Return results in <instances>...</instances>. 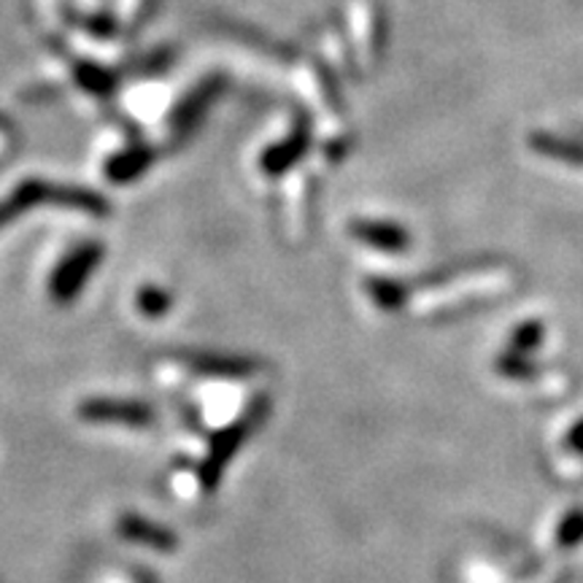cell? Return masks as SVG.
I'll return each instance as SVG.
<instances>
[{
	"mask_svg": "<svg viewBox=\"0 0 583 583\" xmlns=\"http://www.w3.org/2000/svg\"><path fill=\"white\" fill-rule=\"evenodd\" d=\"M268 409H271L268 398H260L235 424H230L222 435L214 438V443H211L209 449V456H205L203 468H200V481H203L205 489H214L219 484L224 465H228V462L233 460L235 451L247 443V438L257 430V424L265 422Z\"/></svg>",
	"mask_w": 583,
	"mask_h": 583,
	"instance_id": "cell-1",
	"label": "cell"
},
{
	"mask_svg": "<svg viewBox=\"0 0 583 583\" xmlns=\"http://www.w3.org/2000/svg\"><path fill=\"white\" fill-rule=\"evenodd\" d=\"M79 416L92 424H130V428H143V424L154 422V411L149 405L109 398H96L81 403Z\"/></svg>",
	"mask_w": 583,
	"mask_h": 583,
	"instance_id": "cell-2",
	"label": "cell"
},
{
	"mask_svg": "<svg viewBox=\"0 0 583 583\" xmlns=\"http://www.w3.org/2000/svg\"><path fill=\"white\" fill-rule=\"evenodd\" d=\"M98 260H100L98 247L79 249V252L60 268L58 275H54V284H52L54 300H58V303H68V300L81 290V284H84L87 275L92 273V268L98 265Z\"/></svg>",
	"mask_w": 583,
	"mask_h": 583,
	"instance_id": "cell-3",
	"label": "cell"
},
{
	"mask_svg": "<svg viewBox=\"0 0 583 583\" xmlns=\"http://www.w3.org/2000/svg\"><path fill=\"white\" fill-rule=\"evenodd\" d=\"M119 535L130 543H141L147 549L154 551H173L175 549V535L165 530V526L147 522V519L133 516V513H124L119 519Z\"/></svg>",
	"mask_w": 583,
	"mask_h": 583,
	"instance_id": "cell-4",
	"label": "cell"
},
{
	"mask_svg": "<svg viewBox=\"0 0 583 583\" xmlns=\"http://www.w3.org/2000/svg\"><path fill=\"white\" fill-rule=\"evenodd\" d=\"M354 235L370 243V247L384 249V252H400V249L409 247V235L398 224L389 222H360L354 224Z\"/></svg>",
	"mask_w": 583,
	"mask_h": 583,
	"instance_id": "cell-5",
	"label": "cell"
},
{
	"mask_svg": "<svg viewBox=\"0 0 583 583\" xmlns=\"http://www.w3.org/2000/svg\"><path fill=\"white\" fill-rule=\"evenodd\" d=\"M192 368L203 370L211 375H249L257 370L254 360L247 356H230V354H192Z\"/></svg>",
	"mask_w": 583,
	"mask_h": 583,
	"instance_id": "cell-6",
	"label": "cell"
},
{
	"mask_svg": "<svg viewBox=\"0 0 583 583\" xmlns=\"http://www.w3.org/2000/svg\"><path fill=\"white\" fill-rule=\"evenodd\" d=\"M370 292H373L375 303H379L381 309H400V305H403V287H398L394 281L375 279L373 284H370Z\"/></svg>",
	"mask_w": 583,
	"mask_h": 583,
	"instance_id": "cell-7",
	"label": "cell"
},
{
	"mask_svg": "<svg viewBox=\"0 0 583 583\" xmlns=\"http://www.w3.org/2000/svg\"><path fill=\"white\" fill-rule=\"evenodd\" d=\"M138 309H141L147 316H162L168 309H171V298L165 292L157 290V287H147L138 294Z\"/></svg>",
	"mask_w": 583,
	"mask_h": 583,
	"instance_id": "cell-8",
	"label": "cell"
},
{
	"mask_svg": "<svg viewBox=\"0 0 583 583\" xmlns=\"http://www.w3.org/2000/svg\"><path fill=\"white\" fill-rule=\"evenodd\" d=\"M581 532H583V516H573V522L564 524V530L560 532V537H562L564 543H575V537H579Z\"/></svg>",
	"mask_w": 583,
	"mask_h": 583,
	"instance_id": "cell-9",
	"label": "cell"
},
{
	"mask_svg": "<svg viewBox=\"0 0 583 583\" xmlns=\"http://www.w3.org/2000/svg\"><path fill=\"white\" fill-rule=\"evenodd\" d=\"M573 443H575V446H579V449H583V424H581L579 430L573 432Z\"/></svg>",
	"mask_w": 583,
	"mask_h": 583,
	"instance_id": "cell-10",
	"label": "cell"
}]
</instances>
